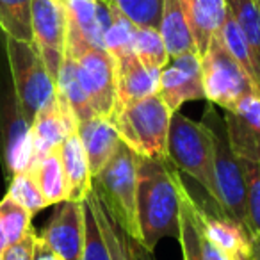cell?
Listing matches in <instances>:
<instances>
[{"instance_id": "21", "label": "cell", "mask_w": 260, "mask_h": 260, "mask_svg": "<svg viewBox=\"0 0 260 260\" xmlns=\"http://www.w3.org/2000/svg\"><path fill=\"white\" fill-rule=\"evenodd\" d=\"M157 30L162 36L170 59L180 57V55L191 54V52L198 54L180 0H164L162 16H160Z\"/></svg>"}, {"instance_id": "6", "label": "cell", "mask_w": 260, "mask_h": 260, "mask_svg": "<svg viewBox=\"0 0 260 260\" xmlns=\"http://www.w3.org/2000/svg\"><path fill=\"white\" fill-rule=\"evenodd\" d=\"M66 54L75 61L77 77L93 111L111 119L116 104V61L105 48L93 47L68 20Z\"/></svg>"}, {"instance_id": "28", "label": "cell", "mask_w": 260, "mask_h": 260, "mask_svg": "<svg viewBox=\"0 0 260 260\" xmlns=\"http://www.w3.org/2000/svg\"><path fill=\"white\" fill-rule=\"evenodd\" d=\"M111 6L138 29H159L164 0H109Z\"/></svg>"}, {"instance_id": "30", "label": "cell", "mask_w": 260, "mask_h": 260, "mask_svg": "<svg viewBox=\"0 0 260 260\" xmlns=\"http://www.w3.org/2000/svg\"><path fill=\"white\" fill-rule=\"evenodd\" d=\"M30 219H32V214L27 209H23L20 203H16L9 196L2 198V202H0V223L4 226L9 246L20 242L32 232Z\"/></svg>"}, {"instance_id": "34", "label": "cell", "mask_w": 260, "mask_h": 260, "mask_svg": "<svg viewBox=\"0 0 260 260\" xmlns=\"http://www.w3.org/2000/svg\"><path fill=\"white\" fill-rule=\"evenodd\" d=\"M242 168H244L246 189H248V214L251 234L260 235V162L242 160Z\"/></svg>"}, {"instance_id": "39", "label": "cell", "mask_w": 260, "mask_h": 260, "mask_svg": "<svg viewBox=\"0 0 260 260\" xmlns=\"http://www.w3.org/2000/svg\"><path fill=\"white\" fill-rule=\"evenodd\" d=\"M9 246L8 242V237H6V232H4V226H2V223H0V255L6 251V248Z\"/></svg>"}, {"instance_id": "17", "label": "cell", "mask_w": 260, "mask_h": 260, "mask_svg": "<svg viewBox=\"0 0 260 260\" xmlns=\"http://www.w3.org/2000/svg\"><path fill=\"white\" fill-rule=\"evenodd\" d=\"M198 219L202 232L212 244L223 249L232 260L251 258V235L239 221L226 214H209L198 205Z\"/></svg>"}, {"instance_id": "25", "label": "cell", "mask_w": 260, "mask_h": 260, "mask_svg": "<svg viewBox=\"0 0 260 260\" xmlns=\"http://www.w3.org/2000/svg\"><path fill=\"white\" fill-rule=\"evenodd\" d=\"M0 27L8 38L32 43V0H0Z\"/></svg>"}, {"instance_id": "41", "label": "cell", "mask_w": 260, "mask_h": 260, "mask_svg": "<svg viewBox=\"0 0 260 260\" xmlns=\"http://www.w3.org/2000/svg\"><path fill=\"white\" fill-rule=\"evenodd\" d=\"M246 260H251V258H246Z\"/></svg>"}, {"instance_id": "40", "label": "cell", "mask_w": 260, "mask_h": 260, "mask_svg": "<svg viewBox=\"0 0 260 260\" xmlns=\"http://www.w3.org/2000/svg\"><path fill=\"white\" fill-rule=\"evenodd\" d=\"M256 4H258V8H260V0H256Z\"/></svg>"}, {"instance_id": "38", "label": "cell", "mask_w": 260, "mask_h": 260, "mask_svg": "<svg viewBox=\"0 0 260 260\" xmlns=\"http://www.w3.org/2000/svg\"><path fill=\"white\" fill-rule=\"evenodd\" d=\"M251 260H260V235H253L251 239Z\"/></svg>"}, {"instance_id": "8", "label": "cell", "mask_w": 260, "mask_h": 260, "mask_svg": "<svg viewBox=\"0 0 260 260\" xmlns=\"http://www.w3.org/2000/svg\"><path fill=\"white\" fill-rule=\"evenodd\" d=\"M6 52L15 84L16 104L27 121L32 123L38 112L54 100L55 80L32 43L6 36Z\"/></svg>"}, {"instance_id": "36", "label": "cell", "mask_w": 260, "mask_h": 260, "mask_svg": "<svg viewBox=\"0 0 260 260\" xmlns=\"http://www.w3.org/2000/svg\"><path fill=\"white\" fill-rule=\"evenodd\" d=\"M196 209H198V203H196ZM200 224V219H198ZM200 249H202V260H232L223 249H219L216 244L209 241L205 237V234L202 232V226H200Z\"/></svg>"}, {"instance_id": "26", "label": "cell", "mask_w": 260, "mask_h": 260, "mask_svg": "<svg viewBox=\"0 0 260 260\" xmlns=\"http://www.w3.org/2000/svg\"><path fill=\"white\" fill-rule=\"evenodd\" d=\"M226 6L260 68V8L256 0H226Z\"/></svg>"}, {"instance_id": "3", "label": "cell", "mask_w": 260, "mask_h": 260, "mask_svg": "<svg viewBox=\"0 0 260 260\" xmlns=\"http://www.w3.org/2000/svg\"><path fill=\"white\" fill-rule=\"evenodd\" d=\"M202 123L209 128L214 143V175H216V187L217 194H219L217 207L221 209V212L239 221L253 237L248 214V189H246L242 160L235 155L228 143L223 116L214 111V104L210 102L207 105L205 118Z\"/></svg>"}, {"instance_id": "9", "label": "cell", "mask_w": 260, "mask_h": 260, "mask_svg": "<svg viewBox=\"0 0 260 260\" xmlns=\"http://www.w3.org/2000/svg\"><path fill=\"white\" fill-rule=\"evenodd\" d=\"M68 13L62 0H32V45L52 79H57L66 57Z\"/></svg>"}, {"instance_id": "37", "label": "cell", "mask_w": 260, "mask_h": 260, "mask_svg": "<svg viewBox=\"0 0 260 260\" xmlns=\"http://www.w3.org/2000/svg\"><path fill=\"white\" fill-rule=\"evenodd\" d=\"M34 260H61L50 248L47 246V242L38 235L36 237V246H34Z\"/></svg>"}, {"instance_id": "14", "label": "cell", "mask_w": 260, "mask_h": 260, "mask_svg": "<svg viewBox=\"0 0 260 260\" xmlns=\"http://www.w3.org/2000/svg\"><path fill=\"white\" fill-rule=\"evenodd\" d=\"M79 121L75 116L62 107L57 96L45 105L30 123V134L34 145V164L47 153L57 150L70 132H75ZM32 164V166H34Z\"/></svg>"}, {"instance_id": "12", "label": "cell", "mask_w": 260, "mask_h": 260, "mask_svg": "<svg viewBox=\"0 0 260 260\" xmlns=\"http://www.w3.org/2000/svg\"><path fill=\"white\" fill-rule=\"evenodd\" d=\"M223 119L235 155L260 162V94L244 98L237 107L224 111Z\"/></svg>"}, {"instance_id": "20", "label": "cell", "mask_w": 260, "mask_h": 260, "mask_svg": "<svg viewBox=\"0 0 260 260\" xmlns=\"http://www.w3.org/2000/svg\"><path fill=\"white\" fill-rule=\"evenodd\" d=\"M59 159H61L66 185H68V200L82 203L93 189V175H91L87 155L77 130L70 132L62 145L59 146Z\"/></svg>"}, {"instance_id": "5", "label": "cell", "mask_w": 260, "mask_h": 260, "mask_svg": "<svg viewBox=\"0 0 260 260\" xmlns=\"http://www.w3.org/2000/svg\"><path fill=\"white\" fill-rule=\"evenodd\" d=\"M168 157L177 170L194 178L217 205L219 194L214 175V143L203 123L192 121L180 112H173L168 138Z\"/></svg>"}, {"instance_id": "27", "label": "cell", "mask_w": 260, "mask_h": 260, "mask_svg": "<svg viewBox=\"0 0 260 260\" xmlns=\"http://www.w3.org/2000/svg\"><path fill=\"white\" fill-rule=\"evenodd\" d=\"M221 38H223V43H224V47L228 48V52L235 57V61H237L239 64L248 72V75L260 86V68L255 61V55H253L244 34L239 29L237 22H235L234 16L230 15V11H228L226 20H224V23H223V29H221Z\"/></svg>"}, {"instance_id": "23", "label": "cell", "mask_w": 260, "mask_h": 260, "mask_svg": "<svg viewBox=\"0 0 260 260\" xmlns=\"http://www.w3.org/2000/svg\"><path fill=\"white\" fill-rule=\"evenodd\" d=\"M29 171L32 173L47 205H59L68 200V185L59 159V148L41 157Z\"/></svg>"}, {"instance_id": "7", "label": "cell", "mask_w": 260, "mask_h": 260, "mask_svg": "<svg viewBox=\"0 0 260 260\" xmlns=\"http://www.w3.org/2000/svg\"><path fill=\"white\" fill-rule=\"evenodd\" d=\"M200 62L207 102L223 111L237 107L244 98L260 94V86L228 52L221 32L212 38L207 52L200 57Z\"/></svg>"}, {"instance_id": "35", "label": "cell", "mask_w": 260, "mask_h": 260, "mask_svg": "<svg viewBox=\"0 0 260 260\" xmlns=\"http://www.w3.org/2000/svg\"><path fill=\"white\" fill-rule=\"evenodd\" d=\"M36 237L34 232H30L25 239H22L16 244H11L6 248L0 260H34V246H36Z\"/></svg>"}, {"instance_id": "42", "label": "cell", "mask_w": 260, "mask_h": 260, "mask_svg": "<svg viewBox=\"0 0 260 260\" xmlns=\"http://www.w3.org/2000/svg\"><path fill=\"white\" fill-rule=\"evenodd\" d=\"M0 258H2V255H0Z\"/></svg>"}, {"instance_id": "15", "label": "cell", "mask_w": 260, "mask_h": 260, "mask_svg": "<svg viewBox=\"0 0 260 260\" xmlns=\"http://www.w3.org/2000/svg\"><path fill=\"white\" fill-rule=\"evenodd\" d=\"M8 109L4 112V145H2V155H4L6 170L13 175L20 171H29L34 164V145L32 134H30V123L20 111L15 100H9Z\"/></svg>"}, {"instance_id": "19", "label": "cell", "mask_w": 260, "mask_h": 260, "mask_svg": "<svg viewBox=\"0 0 260 260\" xmlns=\"http://www.w3.org/2000/svg\"><path fill=\"white\" fill-rule=\"evenodd\" d=\"M86 200L89 202L94 217L98 221V226H100L102 234H104L109 253H111V260H153L152 251H148L143 246V242L132 239L116 223L112 214L109 212L107 207L104 205V202L98 198L93 189H91Z\"/></svg>"}, {"instance_id": "1", "label": "cell", "mask_w": 260, "mask_h": 260, "mask_svg": "<svg viewBox=\"0 0 260 260\" xmlns=\"http://www.w3.org/2000/svg\"><path fill=\"white\" fill-rule=\"evenodd\" d=\"M182 178L170 160L139 157L138 162V223L141 242L153 251L160 239L180 235Z\"/></svg>"}, {"instance_id": "33", "label": "cell", "mask_w": 260, "mask_h": 260, "mask_svg": "<svg viewBox=\"0 0 260 260\" xmlns=\"http://www.w3.org/2000/svg\"><path fill=\"white\" fill-rule=\"evenodd\" d=\"M82 260H111L107 242L104 239L89 202L84 200V251Z\"/></svg>"}, {"instance_id": "24", "label": "cell", "mask_w": 260, "mask_h": 260, "mask_svg": "<svg viewBox=\"0 0 260 260\" xmlns=\"http://www.w3.org/2000/svg\"><path fill=\"white\" fill-rule=\"evenodd\" d=\"M178 241H180L184 260H202L196 200L192 198L184 184L180 187V235H178Z\"/></svg>"}, {"instance_id": "31", "label": "cell", "mask_w": 260, "mask_h": 260, "mask_svg": "<svg viewBox=\"0 0 260 260\" xmlns=\"http://www.w3.org/2000/svg\"><path fill=\"white\" fill-rule=\"evenodd\" d=\"M112 11H114V15H112V22L104 36V48L116 59L119 55L134 52L138 27L132 22H128L125 16L119 15L114 8H112Z\"/></svg>"}, {"instance_id": "11", "label": "cell", "mask_w": 260, "mask_h": 260, "mask_svg": "<svg viewBox=\"0 0 260 260\" xmlns=\"http://www.w3.org/2000/svg\"><path fill=\"white\" fill-rule=\"evenodd\" d=\"M40 237L61 260H82L84 202L59 203Z\"/></svg>"}, {"instance_id": "29", "label": "cell", "mask_w": 260, "mask_h": 260, "mask_svg": "<svg viewBox=\"0 0 260 260\" xmlns=\"http://www.w3.org/2000/svg\"><path fill=\"white\" fill-rule=\"evenodd\" d=\"M134 52L141 59L143 64L155 70V72H162L164 66L170 62V54L166 50L162 36L159 34V30L152 29V27L138 29Z\"/></svg>"}, {"instance_id": "18", "label": "cell", "mask_w": 260, "mask_h": 260, "mask_svg": "<svg viewBox=\"0 0 260 260\" xmlns=\"http://www.w3.org/2000/svg\"><path fill=\"white\" fill-rule=\"evenodd\" d=\"M198 55L202 57L214 36L221 32L228 15L226 0H180Z\"/></svg>"}, {"instance_id": "32", "label": "cell", "mask_w": 260, "mask_h": 260, "mask_svg": "<svg viewBox=\"0 0 260 260\" xmlns=\"http://www.w3.org/2000/svg\"><path fill=\"white\" fill-rule=\"evenodd\" d=\"M6 196L15 200L16 203H20V205L29 210L32 216L47 207V202H45L43 194H41L40 187H38L36 180H34L30 171H20V173L13 175L11 182H9V187H8V194Z\"/></svg>"}, {"instance_id": "4", "label": "cell", "mask_w": 260, "mask_h": 260, "mask_svg": "<svg viewBox=\"0 0 260 260\" xmlns=\"http://www.w3.org/2000/svg\"><path fill=\"white\" fill-rule=\"evenodd\" d=\"M138 162L139 155L125 143L105 164L104 170L94 177L93 191L104 202L116 223L132 239L141 242L138 223Z\"/></svg>"}, {"instance_id": "2", "label": "cell", "mask_w": 260, "mask_h": 260, "mask_svg": "<svg viewBox=\"0 0 260 260\" xmlns=\"http://www.w3.org/2000/svg\"><path fill=\"white\" fill-rule=\"evenodd\" d=\"M173 112L168 109L160 94H152L112 112L111 121L125 143L139 157L170 160L168 138Z\"/></svg>"}, {"instance_id": "13", "label": "cell", "mask_w": 260, "mask_h": 260, "mask_svg": "<svg viewBox=\"0 0 260 260\" xmlns=\"http://www.w3.org/2000/svg\"><path fill=\"white\" fill-rule=\"evenodd\" d=\"M116 61V104L114 111L128 104H134L146 96L159 93V77L160 72L143 64L141 59L132 54L119 55Z\"/></svg>"}, {"instance_id": "22", "label": "cell", "mask_w": 260, "mask_h": 260, "mask_svg": "<svg viewBox=\"0 0 260 260\" xmlns=\"http://www.w3.org/2000/svg\"><path fill=\"white\" fill-rule=\"evenodd\" d=\"M55 96L61 102L62 107H66L75 116L77 121H84V119L96 116V112L93 111L89 100H87V94L84 93L82 86H80L75 61L68 54H66L64 62L59 70L57 79H55Z\"/></svg>"}, {"instance_id": "16", "label": "cell", "mask_w": 260, "mask_h": 260, "mask_svg": "<svg viewBox=\"0 0 260 260\" xmlns=\"http://www.w3.org/2000/svg\"><path fill=\"white\" fill-rule=\"evenodd\" d=\"M77 134L84 146V152L87 155L91 175L98 177L105 164L112 159L118 148L121 146V138L114 123L104 116H93L89 119L79 121L77 125Z\"/></svg>"}, {"instance_id": "10", "label": "cell", "mask_w": 260, "mask_h": 260, "mask_svg": "<svg viewBox=\"0 0 260 260\" xmlns=\"http://www.w3.org/2000/svg\"><path fill=\"white\" fill-rule=\"evenodd\" d=\"M159 94L171 112H178L185 102L207 100L202 62L196 52L170 59L160 72Z\"/></svg>"}]
</instances>
